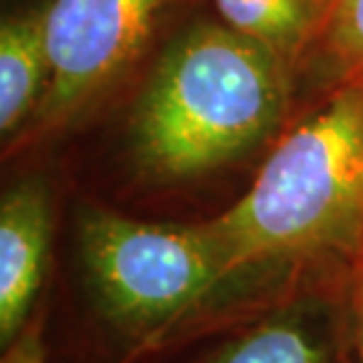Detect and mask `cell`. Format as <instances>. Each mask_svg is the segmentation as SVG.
<instances>
[{"instance_id":"cell-1","label":"cell","mask_w":363,"mask_h":363,"mask_svg":"<svg viewBox=\"0 0 363 363\" xmlns=\"http://www.w3.org/2000/svg\"><path fill=\"white\" fill-rule=\"evenodd\" d=\"M281 57L201 24L165 52L135 113V154L158 179L201 175L259 142L286 108Z\"/></svg>"},{"instance_id":"cell-2","label":"cell","mask_w":363,"mask_h":363,"mask_svg":"<svg viewBox=\"0 0 363 363\" xmlns=\"http://www.w3.org/2000/svg\"><path fill=\"white\" fill-rule=\"evenodd\" d=\"M208 224L234 274L269 259L361 250L363 81L283 137L248 191Z\"/></svg>"},{"instance_id":"cell-3","label":"cell","mask_w":363,"mask_h":363,"mask_svg":"<svg viewBox=\"0 0 363 363\" xmlns=\"http://www.w3.org/2000/svg\"><path fill=\"white\" fill-rule=\"evenodd\" d=\"M81 252L101 311L130 333L170 323L234 274L208 222L170 227L88 210Z\"/></svg>"},{"instance_id":"cell-4","label":"cell","mask_w":363,"mask_h":363,"mask_svg":"<svg viewBox=\"0 0 363 363\" xmlns=\"http://www.w3.org/2000/svg\"><path fill=\"white\" fill-rule=\"evenodd\" d=\"M165 0H52L45 10L50 81L40 128L69 121L125 69Z\"/></svg>"},{"instance_id":"cell-5","label":"cell","mask_w":363,"mask_h":363,"mask_svg":"<svg viewBox=\"0 0 363 363\" xmlns=\"http://www.w3.org/2000/svg\"><path fill=\"white\" fill-rule=\"evenodd\" d=\"M50 199L38 182H21L0 203V340L24 330L50 250Z\"/></svg>"},{"instance_id":"cell-6","label":"cell","mask_w":363,"mask_h":363,"mask_svg":"<svg viewBox=\"0 0 363 363\" xmlns=\"http://www.w3.org/2000/svg\"><path fill=\"white\" fill-rule=\"evenodd\" d=\"M50 81L45 12L10 17L0 28V130L14 133L38 111Z\"/></svg>"},{"instance_id":"cell-7","label":"cell","mask_w":363,"mask_h":363,"mask_svg":"<svg viewBox=\"0 0 363 363\" xmlns=\"http://www.w3.org/2000/svg\"><path fill=\"white\" fill-rule=\"evenodd\" d=\"M215 5L229 28L279 57L302 45L316 12L307 0H215Z\"/></svg>"},{"instance_id":"cell-8","label":"cell","mask_w":363,"mask_h":363,"mask_svg":"<svg viewBox=\"0 0 363 363\" xmlns=\"http://www.w3.org/2000/svg\"><path fill=\"white\" fill-rule=\"evenodd\" d=\"M217 363H328V347L307 323L274 318L236 340Z\"/></svg>"},{"instance_id":"cell-9","label":"cell","mask_w":363,"mask_h":363,"mask_svg":"<svg viewBox=\"0 0 363 363\" xmlns=\"http://www.w3.org/2000/svg\"><path fill=\"white\" fill-rule=\"evenodd\" d=\"M323 35L333 60L347 69L363 71V0H335Z\"/></svg>"},{"instance_id":"cell-10","label":"cell","mask_w":363,"mask_h":363,"mask_svg":"<svg viewBox=\"0 0 363 363\" xmlns=\"http://www.w3.org/2000/svg\"><path fill=\"white\" fill-rule=\"evenodd\" d=\"M0 363H45V347H43L38 321L24 325V330L5 347Z\"/></svg>"},{"instance_id":"cell-11","label":"cell","mask_w":363,"mask_h":363,"mask_svg":"<svg viewBox=\"0 0 363 363\" xmlns=\"http://www.w3.org/2000/svg\"><path fill=\"white\" fill-rule=\"evenodd\" d=\"M354 311H357V328H359V345L363 354V245L359 250L357 276H354Z\"/></svg>"},{"instance_id":"cell-12","label":"cell","mask_w":363,"mask_h":363,"mask_svg":"<svg viewBox=\"0 0 363 363\" xmlns=\"http://www.w3.org/2000/svg\"><path fill=\"white\" fill-rule=\"evenodd\" d=\"M311 7H316V12H328L333 5H335V0H307Z\"/></svg>"}]
</instances>
